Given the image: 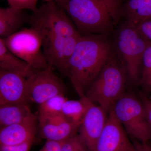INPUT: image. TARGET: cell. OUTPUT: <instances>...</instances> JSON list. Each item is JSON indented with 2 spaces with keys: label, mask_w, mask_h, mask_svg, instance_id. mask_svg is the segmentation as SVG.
<instances>
[{
  "label": "cell",
  "mask_w": 151,
  "mask_h": 151,
  "mask_svg": "<svg viewBox=\"0 0 151 151\" xmlns=\"http://www.w3.org/2000/svg\"><path fill=\"white\" fill-rule=\"evenodd\" d=\"M24 10L9 6L0 8V36L5 38L21 29L26 23L29 22L30 17Z\"/></svg>",
  "instance_id": "13"
},
{
  "label": "cell",
  "mask_w": 151,
  "mask_h": 151,
  "mask_svg": "<svg viewBox=\"0 0 151 151\" xmlns=\"http://www.w3.org/2000/svg\"><path fill=\"white\" fill-rule=\"evenodd\" d=\"M91 103L85 97L79 100L68 99L63 106L62 115L68 122L79 127Z\"/></svg>",
  "instance_id": "17"
},
{
  "label": "cell",
  "mask_w": 151,
  "mask_h": 151,
  "mask_svg": "<svg viewBox=\"0 0 151 151\" xmlns=\"http://www.w3.org/2000/svg\"><path fill=\"white\" fill-rule=\"evenodd\" d=\"M136 24L141 33L151 42V20L145 21Z\"/></svg>",
  "instance_id": "23"
},
{
  "label": "cell",
  "mask_w": 151,
  "mask_h": 151,
  "mask_svg": "<svg viewBox=\"0 0 151 151\" xmlns=\"http://www.w3.org/2000/svg\"><path fill=\"white\" fill-rule=\"evenodd\" d=\"M34 139L12 145L0 146V151H29L32 146Z\"/></svg>",
  "instance_id": "22"
},
{
  "label": "cell",
  "mask_w": 151,
  "mask_h": 151,
  "mask_svg": "<svg viewBox=\"0 0 151 151\" xmlns=\"http://www.w3.org/2000/svg\"><path fill=\"white\" fill-rule=\"evenodd\" d=\"M68 1V0H56V1H55L58 4L61 6H62V5H63L64 3Z\"/></svg>",
  "instance_id": "27"
},
{
  "label": "cell",
  "mask_w": 151,
  "mask_h": 151,
  "mask_svg": "<svg viewBox=\"0 0 151 151\" xmlns=\"http://www.w3.org/2000/svg\"><path fill=\"white\" fill-rule=\"evenodd\" d=\"M78 151H89L88 150V148L86 145L84 146V147H82Z\"/></svg>",
  "instance_id": "28"
},
{
  "label": "cell",
  "mask_w": 151,
  "mask_h": 151,
  "mask_svg": "<svg viewBox=\"0 0 151 151\" xmlns=\"http://www.w3.org/2000/svg\"><path fill=\"white\" fill-rule=\"evenodd\" d=\"M146 116L151 129V100L145 98L143 100Z\"/></svg>",
  "instance_id": "25"
},
{
  "label": "cell",
  "mask_w": 151,
  "mask_h": 151,
  "mask_svg": "<svg viewBox=\"0 0 151 151\" xmlns=\"http://www.w3.org/2000/svg\"><path fill=\"white\" fill-rule=\"evenodd\" d=\"M127 76L125 64L114 49L84 97L108 113L125 93Z\"/></svg>",
  "instance_id": "3"
},
{
  "label": "cell",
  "mask_w": 151,
  "mask_h": 151,
  "mask_svg": "<svg viewBox=\"0 0 151 151\" xmlns=\"http://www.w3.org/2000/svg\"><path fill=\"white\" fill-rule=\"evenodd\" d=\"M149 42L136 24L128 21L119 25L115 33V50L125 64L128 77L134 84H138L139 80L143 56Z\"/></svg>",
  "instance_id": "4"
},
{
  "label": "cell",
  "mask_w": 151,
  "mask_h": 151,
  "mask_svg": "<svg viewBox=\"0 0 151 151\" xmlns=\"http://www.w3.org/2000/svg\"><path fill=\"white\" fill-rule=\"evenodd\" d=\"M106 36L81 35L68 63L66 76L80 98L99 75L114 50Z\"/></svg>",
  "instance_id": "1"
},
{
  "label": "cell",
  "mask_w": 151,
  "mask_h": 151,
  "mask_svg": "<svg viewBox=\"0 0 151 151\" xmlns=\"http://www.w3.org/2000/svg\"><path fill=\"white\" fill-rule=\"evenodd\" d=\"M63 142L47 140L44 145L39 151H61Z\"/></svg>",
  "instance_id": "24"
},
{
  "label": "cell",
  "mask_w": 151,
  "mask_h": 151,
  "mask_svg": "<svg viewBox=\"0 0 151 151\" xmlns=\"http://www.w3.org/2000/svg\"><path fill=\"white\" fill-rule=\"evenodd\" d=\"M53 70L50 68L38 70L27 78V94L30 103L39 105L55 96L65 95V84Z\"/></svg>",
  "instance_id": "7"
},
{
  "label": "cell",
  "mask_w": 151,
  "mask_h": 151,
  "mask_svg": "<svg viewBox=\"0 0 151 151\" xmlns=\"http://www.w3.org/2000/svg\"><path fill=\"white\" fill-rule=\"evenodd\" d=\"M44 1L46 2H49L51 1H55L56 0H44Z\"/></svg>",
  "instance_id": "29"
},
{
  "label": "cell",
  "mask_w": 151,
  "mask_h": 151,
  "mask_svg": "<svg viewBox=\"0 0 151 151\" xmlns=\"http://www.w3.org/2000/svg\"><path fill=\"white\" fill-rule=\"evenodd\" d=\"M133 143L137 151H151V146L148 143H141L134 140Z\"/></svg>",
  "instance_id": "26"
},
{
  "label": "cell",
  "mask_w": 151,
  "mask_h": 151,
  "mask_svg": "<svg viewBox=\"0 0 151 151\" xmlns=\"http://www.w3.org/2000/svg\"><path fill=\"white\" fill-rule=\"evenodd\" d=\"M29 103L27 94V78L0 69V105Z\"/></svg>",
  "instance_id": "9"
},
{
  "label": "cell",
  "mask_w": 151,
  "mask_h": 151,
  "mask_svg": "<svg viewBox=\"0 0 151 151\" xmlns=\"http://www.w3.org/2000/svg\"><path fill=\"white\" fill-rule=\"evenodd\" d=\"M92 151H137L111 109L105 128Z\"/></svg>",
  "instance_id": "8"
},
{
  "label": "cell",
  "mask_w": 151,
  "mask_h": 151,
  "mask_svg": "<svg viewBox=\"0 0 151 151\" xmlns=\"http://www.w3.org/2000/svg\"><path fill=\"white\" fill-rule=\"evenodd\" d=\"M0 69L17 73L26 78L38 71L12 52L1 37H0Z\"/></svg>",
  "instance_id": "14"
},
{
  "label": "cell",
  "mask_w": 151,
  "mask_h": 151,
  "mask_svg": "<svg viewBox=\"0 0 151 151\" xmlns=\"http://www.w3.org/2000/svg\"><path fill=\"white\" fill-rule=\"evenodd\" d=\"M122 15L126 21L135 24L151 20V0H127Z\"/></svg>",
  "instance_id": "15"
},
{
  "label": "cell",
  "mask_w": 151,
  "mask_h": 151,
  "mask_svg": "<svg viewBox=\"0 0 151 151\" xmlns=\"http://www.w3.org/2000/svg\"><path fill=\"white\" fill-rule=\"evenodd\" d=\"M112 109L127 134L141 143H148L150 140L151 129L145 107L137 97L125 93Z\"/></svg>",
  "instance_id": "5"
},
{
  "label": "cell",
  "mask_w": 151,
  "mask_h": 151,
  "mask_svg": "<svg viewBox=\"0 0 151 151\" xmlns=\"http://www.w3.org/2000/svg\"><path fill=\"white\" fill-rule=\"evenodd\" d=\"M127 0H68L61 6L81 35L106 36L120 23Z\"/></svg>",
  "instance_id": "2"
},
{
  "label": "cell",
  "mask_w": 151,
  "mask_h": 151,
  "mask_svg": "<svg viewBox=\"0 0 151 151\" xmlns=\"http://www.w3.org/2000/svg\"><path fill=\"white\" fill-rule=\"evenodd\" d=\"M37 132V116L33 114L21 123L1 128L0 146L12 145L34 139Z\"/></svg>",
  "instance_id": "12"
},
{
  "label": "cell",
  "mask_w": 151,
  "mask_h": 151,
  "mask_svg": "<svg viewBox=\"0 0 151 151\" xmlns=\"http://www.w3.org/2000/svg\"><path fill=\"white\" fill-rule=\"evenodd\" d=\"M85 145L80 136L77 134L63 142L61 151H78Z\"/></svg>",
  "instance_id": "20"
},
{
  "label": "cell",
  "mask_w": 151,
  "mask_h": 151,
  "mask_svg": "<svg viewBox=\"0 0 151 151\" xmlns=\"http://www.w3.org/2000/svg\"><path fill=\"white\" fill-rule=\"evenodd\" d=\"M38 132L47 140L63 142L78 134L79 127L71 124L63 115L38 116Z\"/></svg>",
  "instance_id": "11"
},
{
  "label": "cell",
  "mask_w": 151,
  "mask_h": 151,
  "mask_svg": "<svg viewBox=\"0 0 151 151\" xmlns=\"http://www.w3.org/2000/svg\"><path fill=\"white\" fill-rule=\"evenodd\" d=\"M138 84L147 91H151V42L150 41L143 56L142 71Z\"/></svg>",
  "instance_id": "19"
},
{
  "label": "cell",
  "mask_w": 151,
  "mask_h": 151,
  "mask_svg": "<svg viewBox=\"0 0 151 151\" xmlns=\"http://www.w3.org/2000/svg\"><path fill=\"white\" fill-rule=\"evenodd\" d=\"M3 39L12 52L35 70L51 68L44 54L40 36L36 30L31 27L22 29L13 35Z\"/></svg>",
  "instance_id": "6"
},
{
  "label": "cell",
  "mask_w": 151,
  "mask_h": 151,
  "mask_svg": "<svg viewBox=\"0 0 151 151\" xmlns=\"http://www.w3.org/2000/svg\"><path fill=\"white\" fill-rule=\"evenodd\" d=\"M108 113L91 102L78 129V134L89 151H92L102 134Z\"/></svg>",
  "instance_id": "10"
},
{
  "label": "cell",
  "mask_w": 151,
  "mask_h": 151,
  "mask_svg": "<svg viewBox=\"0 0 151 151\" xmlns=\"http://www.w3.org/2000/svg\"><path fill=\"white\" fill-rule=\"evenodd\" d=\"M33 114L29 105L6 104L0 105V127L24 122Z\"/></svg>",
  "instance_id": "16"
},
{
  "label": "cell",
  "mask_w": 151,
  "mask_h": 151,
  "mask_svg": "<svg viewBox=\"0 0 151 151\" xmlns=\"http://www.w3.org/2000/svg\"><path fill=\"white\" fill-rule=\"evenodd\" d=\"M9 5L19 9L29 10L33 12L37 9L38 0H7Z\"/></svg>",
  "instance_id": "21"
},
{
  "label": "cell",
  "mask_w": 151,
  "mask_h": 151,
  "mask_svg": "<svg viewBox=\"0 0 151 151\" xmlns=\"http://www.w3.org/2000/svg\"><path fill=\"white\" fill-rule=\"evenodd\" d=\"M68 100L65 95L52 97L39 105L38 116H52L62 115L63 106Z\"/></svg>",
  "instance_id": "18"
}]
</instances>
